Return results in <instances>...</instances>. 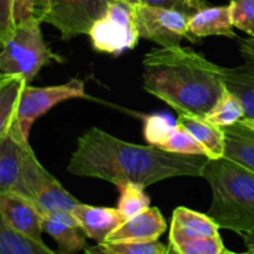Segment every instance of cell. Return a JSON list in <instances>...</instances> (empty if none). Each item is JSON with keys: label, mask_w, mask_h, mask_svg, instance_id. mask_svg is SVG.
<instances>
[{"label": "cell", "mask_w": 254, "mask_h": 254, "mask_svg": "<svg viewBox=\"0 0 254 254\" xmlns=\"http://www.w3.org/2000/svg\"><path fill=\"white\" fill-rule=\"evenodd\" d=\"M35 9H36V1H35V0H14L15 26H16L19 22L34 16Z\"/></svg>", "instance_id": "obj_31"}, {"label": "cell", "mask_w": 254, "mask_h": 254, "mask_svg": "<svg viewBox=\"0 0 254 254\" xmlns=\"http://www.w3.org/2000/svg\"><path fill=\"white\" fill-rule=\"evenodd\" d=\"M143 88L178 114L206 118L226 91L223 68L185 47H156L144 55Z\"/></svg>", "instance_id": "obj_2"}, {"label": "cell", "mask_w": 254, "mask_h": 254, "mask_svg": "<svg viewBox=\"0 0 254 254\" xmlns=\"http://www.w3.org/2000/svg\"><path fill=\"white\" fill-rule=\"evenodd\" d=\"M223 79L228 91L242 103L245 118L254 121V64L246 62L237 67H225Z\"/></svg>", "instance_id": "obj_18"}, {"label": "cell", "mask_w": 254, "mask_h": 254, "mask_svg": "<svg viewBox=\"0 0 254 254\" xmlns=\"http://www.w3.org/2000/svg\"><path fill=\"white\" fill-rule=\"evenodd\" d=\"M202 178L211 186L207 215L238 235L254 231V173L227 158L208 160Z\"/></svg>", "instance_id": "obj_3"}, {"label": "cell", "mask_w": 254, "mask_h": 254, "mask_svg": "<svg viewBox=\"0 0 254 254\" xmlns=\"http://www.w3.org/2000/svg\"><path fill=\"white\" fill-rule=\"evenodd\" d=\"M140 2L154 6L169 7V9H176L180 11L192 15L193 12L208 6L206 0H140Z\"/></svg>", "instance_id": "obj_29"}, {"label": "cell", "mask_w": 254, "mask_h": 254, "mask_svg": "<svg viewBox=\"0 0 254 254\" xmlns=\"http://www.w3.org/2000/svg\"><path fill=\"white\" fill-rule=\"evenodd\" d=\"M235 26L231 19L230 5L206 6L190 15L188 22V32L190 41L208 36H225L236 39Z\"/></svg>", "instance_id": "obj_13"}, {"label": "cell", "mask_w": 254, "mask_h": 254, "mask_svg": "<svg viewBox=\"0 0 254 254\" xmlns=\"http://www.w3.org/2000/svg\"><path fill=\"white\" fill-rule=\"evenodd\" d=\"M241 236H242L243 241H245V245L247 247V250L251 251V252H254V231L246 232Z\"/></svg>", "instance_id": "obj_33"}, {"label": "cell", "mask_w": 254, "mask_h": 254, "mask_svg": "<svg viewBox=\"0 0 254 254\" xmlns=\"http://www.w3.org/2000/svg\"><path fill=\"white\" fill-rule=\"evenodd\" d=\"M29 150V140L15 129L10 128L0 136V193H16L24 197L25 160Z\"/></svg>", "instance_id": "obj_9"}, {"label": "cell", "mask_w": 254, "mask_h": 254, "mask_svg": "<svg viewBox=\"0 0 254 254\" xmlns=\"http://www.w3.org/2000/svg\"><path fill=\"white\" fill-rule=\"evenodd\" d=\"M228 5L233 26L254 37V0H231Z\"/></svg>", "instance_id": "obj_28"}, {"label": "cell", "mask_w": 254, "mask_h": 254, "mask_svg": "<svg viewBox=\"0 0 254 254\" xmlns=\"http://www.w3.org/2000/svg\"><path fill=\"white\" fill-rule=\"evenodd\" d=\"M84 97V82L79 78H72L66 83L49 87H34L26 84L20 97L11 128L29 140L32 124L40 117L61 102Z\"/></svg>", "instance_id": "obj_7"}, {"label": "cell", "mask_w": 254, "mask_h": 254, "mask_svg": "<svg viewBox=\"0 0 254 254\" xmlns=\"http://www.w3.org/2000/svg\"><path fill=\"white\" fill-rule=\"evenodd\" d=\"M178 122L164 114H150L144 118V138L146 143L155 148H160L175 130Z\"/></svg>", "instance_id": "obj_25"}, {"label": "cell", "mask_w": 254, "mask_h": 254, "mask_svg": "<svg viewBox=\"0 0 254 254\" xmlns=\"http://www.w3.org/2000/svg\"><path fill=\"white\" fill-rule=\"evenodd\" d=\"M84 254H107L104 253L101 248L98 247V245L94 246V247H87L84 250Z\"/></svg>", "instance_id": "obj_34"}, {"label": "cell", "mask_w": 254, "mask_h": 254, "mask_svg": "<svg viewBox=\"0 0 254 254\" xmlns=\"http://www.w3.org/2000/svg\"><path fill=\"white\" fill-rule=\"evenodd\" d=\"M26 84L24 77L0 73V136L5 135L11 128L20 97Z\"/></svg>", "instance_id": "obj_20"}, {"label": "cell", "mask_w": 254, "mask_h": 254, "mask_svg": "<svg viewBox=\"0 0 254 254\" xmlns=\"http://www.w3.org/2000/svg\"><path fill=\"white\" fill-rule=\"evenodd\" d=\"M240 54L246 62L254 64V37H238Z\"/></svg>", "instance_id": "obj_32"}, {"label": "cell", "mask_w": 254, "mask_h": 254, "mask_svg": "<svg viewBox=\"0 0 254 254\" xmlns=\"http://www.w3.org/2000/svg\"><path fill=\"white\" fill-rule=\"evenodd\" d=\"M78 203L79 201L64 190L54 175L45 183L35 200V206L42 216H52L74 226H78L73 216V210Z\"/></svg>", "instance_id": "obj_14"}, {"label": "cell", "mask_w": 254, "mask_h": 254, "mask_svg": "<svg viewBox=\"0 0 254 254\" xmlns=\"http://www.w3.org/2000/svg\"><path fill=\"white\" fill-rule=\"evenodd\" d=\"M41 226L42 231L55 240L59 254H76L87 248L86 238L88 237L79 226L71 225L52 216H42Z\"/></svg>", "instance_id": "obj_19"}, {"label": "cell", "mask_w": 254, "mask_h": 254, "mask_svg": "<svg viewBox=\"0 0 254 254\" xmlns=\"http://www.w3.org/2000/svg\"><path fill=\"white\" fill-rule=\"evenodd\" d=\"M226 135L225 158L241 164L254 173V122L242 119L223 128Z\"/></svg>", "instance_id": "obj_16"}, {"label": "cell", "mask_w": 254, "mask_h": 254, "mask_svg": "<svg viewBox=\"0 0 254 254\" xmlns=\"http://www.w3.org/2000/svg\"><path fill=\"white\" fill-rule=\"evenodd\" d=\"M73 216L87 237L98 243L106 242L108 236L127 221L117 207H98L81 202L74 207Z\"/></svg>", "instance_id": "obj_12"}, {"label": "cell", "mask_w": 254, "mask_h": 254, "mask_svg": "<svg viewBox=\"0 0 254 254\" xmlns=\"http://www.w3.org/2000/svg\"><path fill=\"white\" fill-rule=\"evenodd\" d=\"M206 119L215 126L227 128L245 119V111L240 99L226 87L221 99L207 114Z\"/></svg>", "instance_id": "obj_23"}, {"label": "cell", "mask_w": 254, "mask_h": 254, "mask_svg": "<svg viewBox=\"0 0 254 254\" xmlns=\"http://www.w3.org/2000/svg\"><path fill=\"white\" fill-rule=\"evenodd\" d=\"M112 0H41L36 15L59 30L64 40L88 35L97 20L102 19Z\"/></svg>", "instance_id": "obj_5"}, {"label": "cell", "mask_w": 254, "mask_h": 254, "mask_svg": "<svg viewBox=\"0 0 254 254\" xmlns=\"http://www.w3.org/2000/svg\"><path fill=\"white\" fill-rule=\"evenodd\" d=\"M98 247L107 254H169V247L156 241L148 242L98 243Z\"/></svg>", "instance_id": "obj_27"}, {"label": "cell", "mask_w": 254, "mask_h": 254, "mask_svg": "<svg viewBox=\"0 0 254 254\" xmlns=\"http://www.w3.org/2000/svg\"><path fill=\"white\" fill-rule=\"evenodd\" d=\"M14 27V0H0V42L11 34Z\"/></svg>", "instance_id": "obj_30"}, {"label": "cell", "mask_w": 254, "mask_h": 254, "mask_svg": "<svg viewBox=\"0 0 254 254\" xmlns=\"http://www.w3.org/2000/svg\"><path fill=\"white\" fill-rule=\"evenodd\" d=\"M35 1H36V4H37V2H39V1H41V0H35Z\"/></svg>", "instance_id": "obj_37"}, {"label": "cell", "mask_w": 254, "mask_h": 254, "mask_svg": "<svg viewBox=\"0 0 254 254\" xmlns=\"http://www.w3.org/2000/svg\"><path fill=\"white\" fill-rule=\"evenodd\" d=\"M119 196L118 208L126 220L134 217L138 213L150 207V197L144 191V186L135 183H126L118 186Z\"/></svg>", "instance_id": "obj_24"}, {"label": "cell", "mask_w": 254, "mask_h": 254, "mask_svg": "<svg viewBox=\"0 0 254 254\" xmlns=\"http://www.w3.org/2000/svg\"><path fill=\"white\" fill-rule=\"evenodd\" d=\"M0 221L25 237L42 241V215L36 206L16 193H0Z\"/></svg>", "instance_id": "obj_10"}, {"label": "cell", "mask_w": 254, "mask_h": 254, "mask_svg": "<svg viewBox=\"0 0 254 254\" xmlns=\"http://www.w3.org/2000/svg\"><path fill=\"white\" fill-rule=\"evenodd\" d=\"M159 149L175 154H183V155H205L206 153L198 141L178 123L175 130L173 131L168 140L163 144Z\"/></svg>", "instance_id": "obj_26"}, {"label": "cell", "mask_w": 254, "mask_h": 254, "mask_svg": "<svg viewBox=\"0 0 254 254\" xmlns=\"http://www.w3.org/2000/svg\"><path fill=\"white\" fill-rule=\"evenodd\" d=\"M208 160L205 155H183L151 145L128 143L93 127L77 139L67 171L117 186L135 183L146 188L180 176L202 178Z\"/></svg>", "instance_id": "obj_1"}, {"label": "cell", "mask_w": 254, "mask_h": 254, "mask_svg": "<svg viewBox=\"0 0 254 254\" xmlns=\"http://www.w3.org/2000/svg\"><path fill=\"white\" fill-rule=\"evenodd\" d=\"M41 20L34 15L19 22L1 44L0 73L17 74L34 81L41 68L52 61L62 62L61 56L54 54L42 36Z\"/></svg>", "instance_id": "obj_4"}, {"label": "cell", "mask_w": 254, "mask_h": 254, "mask_svg": "<svg viewBox=\"0 0 254 254\" xmlns=\"http://www.w3.org/2000/svg\"><path fill=\"white\" fill-rule=\"evenodd\" d=\"M220 254H254V252H251V251H248V252H246V253H235V252H231V251H227L225 248V250H223Z\"/></svg>", "instance_id": "obj_35"}, {"label": "cell", "mask_w": 254, "mask_h": 254, "mask_svg": "<svg viewBox=\"0 0 254 254\" xmlns=\"http://www.w3.org/2000/svg\"><path fill=\"white\" fill-rule=\"evenodd\" d=\"M170 233L188 237H216L220 236V226L211 216L179 206L174 210Z\"/></svg>", "instance_id": "obj_17"}, {"label": "cell", "mask_w": 254, "mask_h": 254, "mask_svg": "<svg viewBox=\"0 0 254 254\" xmlns=\"http://www.w3.org/2000/svg\"><path fill=\"white\" fill-rule=\"evenodd\" d=\"M88 36L93 49L98 52L117 56L127 50H133L140 39L133 5L112 0L106 15L94 22Z\"/></svg>", "instance_id": "obj_6"}, {"label": "cell", "mask_w": 254, "mask_h": 254, "mask_svg": "<svg viewBox=\"0 0 254 254\" xmlns=\"http://www.w3.org/2000/svg\"><path fill=\"white\" fill-rule=\"evenodd\" d=\"M253 122H254V121H253Z\"/></svg>", "instance_id": "obj_38"}, {"label": "cell", "mask_w": 254, "mask_h": 254, "mask_svg": "<svg viewBox=\"0 0 254 254\" xmlns=\"http://www.w3.org/2000/svg\"><path fill=\"white\" fill-rule=\"evenodd\" d=\"M223 250L221 236L188 237L169 233V254H220Z\"/></svg>", "instance_id": "obj_21"}, {"label": "cell", "mask_w": 254, "mask_h": 254, "mask_svg": "<svg viewBox=\"0 0 254 254\" xmlns=\"http://www.w3.org/2000/svg\"><path fill=\"white\" fill-rule=\"evenodd\" d=\"M0 254H59L45 243H39L15 232L0 221Z\"/></svg>", "instance_id": "obj_22"}, {"label": "cell", "mask_w": 254, "mask_h": 254, "mask_svg": "<svg viewBox=\"0 0 254 254\" xmlns=\"http://www.w3.org/2000/svg\"><path fill=\"white\" fill-rule=\"evenodd\" d=\"M134 20L140 39L149 40L160 47H178L184 39L190 40L188 22L190 15L176 9L154 5H133Z\"/></svg>", "instance_id": "obj_8"}, {"label": "cell", "mask_w": 254, "mask_h": 254, "mask_svg": "<svg viewBox=\"0 0 254 254\" xmlns=\"http://www.w3.org/2000/svg\"><path fill=\"white\" fill-rule=\"evenodd\" d=\"M166 221L158 207H149L122 223L108 236L106 242H148L159 240L166 231Z\"/></svg>", "instance_id": "obj_11"}, {"label": "cell", "mask_w": 254, "mask_h": 254, "mask_svg": "<svg viewBox=\"0 0 254 254\" xmlns=\"http://www.w3.org/2000/svg\"><path fill=\"white\" fill-rule=\"evenodd\" d=\"M178 123L183 126L205 150L206 156L210 160L225 158L226 135L221 127L215 126L206 118L178 114Z\"/></svg>", "instance_id": "obj_15"}, {"label": "cell", "mask_w": 254, "mask_h": 254, "mask_svg": "<svg viewBox=\"0 0 254 254\" xmlns=\"http://www.w3.org/2000/svg\"><path fill=\"white\" fill-rule=\"evenodd\" d=\"M121 1H126V2H128V4H130V5H136V4H139V2H140V0H121Z\"/></svg>", "instance_id": "obj_36"}]
</instances>
